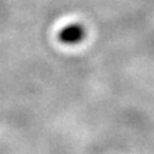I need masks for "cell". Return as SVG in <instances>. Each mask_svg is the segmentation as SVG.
Returning a JSON list of instances; mask_svg holds the SVG:
<instances>
[{
    "instance_id": "obj_1",
    "label": "cell",
    "mask_w": 154,
    "mask_h": 154,
    "mask_svg": "<svg viewBox=\"0 0 154 154\" xmlns=\"http://www.w3.org/2000/svg\"><path fill=\"white\" fill-rule=\"evenodd\" d=\"M85 37H86L85 27L79 25V23L68 25L58 32V40L60 42H63V44H67V45L80 44Z\"/></svg>"
}]
</instances>
